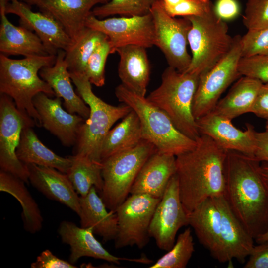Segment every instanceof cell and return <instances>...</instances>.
Returning a JSON list of instances; mask_svg holds the SVG:
<instances>
[{
  "mask_svg": "<svg viewBox=\"0 0 268 268\" xmlns=\"http://www.w3.org/2000/svg\"><path fill=\"white\" fill-rule=\"evenodd\" d=\"M85 25L107 37L112 54L115 53L118 48L127 45H138L146 48L154 45V24L150 13L142 16L102 19L91 14L87 18Z\"/></svg>",
  "mask_w": 268,
  "mask_h": 268,
  "instance_id": "cell-13",
  "label": "cell"
},
{
  "mask_svg": "<svg viewBox=\"0 0 268 268\" xmlns=\"http://www.w3.org/2000/svg\"><path fill=\"white\" fill-rule=\"evenodd\" d=\"M65 51L59 50L55 64L43 67L39 74L50 86L55 96L64 100V106L67 112L77 114L86 120L89 116L90 109L73 89L70 73L65 61Z\"/></svg>",
  "mask_w": 268,
  "mask_h": 268,
  "instance_id": "cell-25",
  "label": "cell"
},
{
  "mask_svg": "<svg viewBox=\"0 0 268 268\" xmlns=\"http://www.w3.org/2000/svg\"><path fill=\"white\" fill-rule=\"evenodd\" d=\"M161 198L144 194H130L116 209L118 232L114 240L117 249L148 244L150 223Z\"/></svg>",
  "mask_w": 268,
  "mask_h": 268,
  "instance_id": "cell-11",
  "label": "cell"
},
{
  "mask_svg": "<svg viewBox=\"0 0 268 268\" xmlns=\"http://www.w3.org/2000/svg\"><path fill=\"white\" fill-rule=\"evenodd\" d=\"M191 22L188 40L192 53L185 72L199 76L210 70L230 51L234 41L225 21L214 9L202 16L186 17Z\"/></svg>",
  "mask_w": 268,
  "mask_h": 268,
  "instance_id": "cell-7",
  "label": "cell"
},
{
  "mask_svg": "<svg viewBox=\"0 0 268 268\" xmlns=\"http://www.w3.org/2000/svg\"><path fill=\"white\" fill-rule=\"evenodd\" d=\"M188 225V214L180 199L176 173L170 179L165 191L154 211L149 234L157 247L169 251L175 243L178 230Z\"/></svg>",
  "mask_w": 268,
  "mask_h": 268,
  "instance_id": "cell-14",
  "label": "cell"
},
{
  "mask_svg": "<svg viewBox=\"0 0 268 268\" xmlns=\"http://www.w3.org/2000/svg\"><path fill=\"white\" fill-rule=\"evenodd\" d=\"M69 73L76 93L90 109L89 116L78 133L73 155H82L101 163L100 150L105 136L113 124L132 109L124 103L119 106L107 103L93 93L92 84L84 74Z\"/></svg>",
  "mask_w": 268,
  "mask_h": 268,
  "instance_id": "cell-4",
  "label": "cell"
},
{
  "mask_svg": "<svg viewBox=\"0 0 268 268\" xmlns=\"http://www.w3.org/2000/svg\"><path fill=\"white\" fill-rule=\"evenodd\" d=\"M242 57L256 54L268 55V28L248 31L241 36Z\"/></svg>",
  "mask_w": 268,
  "mask_h": 268,
  "instance_id": "cell-39",
  "label": "cell"
},
{
  "mask_svg": "<svg viewBox=\"0 0 268 268\" xmlns=\"http://www.w3.org/2000/svg\"><path fill=\"white\" fill-rule=\"evenodd\" d=\"M61 99L40 92L34 97L33 104L40 116L41 126L56 136L63 146H74L79 129L86 120L65 110Z\"/></svg>",
  "mask_w": 268,
  "mask_h": 268,
  "instance_id": "cell-16",
  "label": "cell"
},
{
  "mask_svg": "<svg viewBox=\"0 0 268 268\" xmlns=\"http://www.w3.org/2000/svg\"><path fill=\"white\" fill-rule=\"evenodd\" d=\"M260 162L227 150L224 196L232 210L255 239L268 229V189L259 172Z\"/></svg>",
  "mask_w": 268,
  "mask_h": 268,
  "instance_id": "cell-1",
  "label": "cell"
},
{
  "mask_svg": "<svg viewBox=\"0 0 268 268\" xmlns=\"http://www.w3.org/2000/svg\"><path fill=\"white\" fill-rule=\"evenodd\" d=\"M265 129L268 130V122H266V123Z\"/></svg>",
  "mask_w": 268,
  "mask_h": 268,
  "instance_id": "cell-49",
  "label": "cell"
},
{
  "mask_svg": "<svg viewBox=\"0 0 268 268\" xmlns=\"http://www.w3.org/2000/svg\"><path fill=\"white\" fill-rule=\"evenodd\" d=\"M142 140L139 119L132 110L105 136L100 150L101 161L135 147Z\"/></svg>",
  "mask_w": 268,
  "mask_h": 268,
  "instance_id": "cell-29",
  "label": "cell"
},
{
  "mask_svg": "<svg viewBox=\"0 0 268 268\" xmlns=\"http://www.w3.org/2000/svg\"><path fill=\"white\" fill-rule=\"evenodd\" d=\"M244 268H268V242L254 246Z\"/></svg>",
  "mask_w": 268,
  "mask_h": 268,
  "instance_id": "cell-43",
  "label": "cell"
},
{
  "mask_svg": "<svg viewBox=\"0 0 268 268\" xmlns=\"http://www.w3.org/2000/svg\"><path fill=\"white\" fill-rule=\"evenodd\" d=\"M32 268H76L69 262L56 256L49 250L43 251L31 264Z\"/></svg>",
  "mask_w": 268,
  "mask_h": 268,
  "instance_id": "cell-41",
  "label": "cell"
},
{
  "mask_svg": "<svg viewBox=\"0 0 268 268\" xmlns=\"http://www.w3.org/2000/svg\"><path fill=\"white\" fill-rule=\"evenodd\" d=\"M255 151L254 158L259 161L268 163V130L255 132Z\"/></svg>",
  "mask_w": 268,
  "mask_h": 268,
  "instance_id": "cell-45",
  "label": "cell"
},
{
  "mask_svg": "<svg viewBox=\"0 0 268 268\" xmlns=\"http://www.w3.org/2000/svg\"><path fill=\"white\" fill-rule=\"evenodd\" d=\"M195 251L190 228L180 233L173 247L150 268H185Z\"/></svg>",
  "mask_w": 268,
  "mask_h": 268,
  "instance_id": "cell-34",
  "label": "cell"
},
{
  "mask_svg": "<svg viewBox=\"0 0 268 268\" xmlns=\"http://www.w3.org/2000/svg\"><path fill=\"white\" fill-rule=\"evenodd\" d=\"M32 127H25L16 150L18 158L25 164H34L67 172L71 164L70 156L61 157L47 147L40 140Z\"/></svg>",
  "mask_w": 268,
  "mask_h": 268,
  "instance_id": "cell-28",
  "label": "cell"
},
{
  "mask_svg": "<svg viewBox=\"0 0 268 268\" xmlns=\"http://www.w3.org/2000/svg\"><path fill=\"white\" fill-rule=\"evenodd\" d=\"M58 230L62 242L70 247L69 262L72 264L83 257L103 260L117 265H119L121 261L144 264H149L152 261L145 257L128 258L112 255L94 237L92 227H79L72 222L63 221L61 222Z\"/></svg>",
  "mask_w": 268,
  "mask_h": 268,
  "instance_id": "cell-19",
  "label": "cell"
},
{
  "mask_svg": "<svg viewBox=\"0 0 268 268\" xmlns=\"http://www.w3.org/2000/svg\"><path fill=\"white\" fill-rule=\"evenodd\" d=\"M255 240L258 244L268 242V229L262 234L258 236Z\"/></svg>",
  "mask_w": 268,
  "mask_h": 268,
  "instance_id": "cell-48",
  "label": "cell"
},
{
  "mask_svg": "<svg viewBox=\"0 0 268 268\" xmlns=\"http://www.w3.org/2000/svg\"><path fill=\"white\" fill-rule=\"evenodd\" d=\"M259 172L265 185L268 189V163L262 162V163L260 164Z\"/></svg>",
  "mask_w": 268,
  "mask_h": 268,
  "instance_id": "cell-46",
  "label": "cell"
},
{
  "mask_svg": "<svg viewBox=\"0 0 268 268\" xmlns=\"http://www.w3.org/2000/svg\"><path fill=\"white\" fill-rule=\"evenodd\" d=\"M30 6L20 0H8L5 12L18 16L20 25L33 31L51 55H57L59 50L66 51L73 41L62 26L52 17L32 11Z\"/></svg>",
  "mask_w": 268,
  "mask_h": 268,
  "instance_id": "cell-15",
  "label": "cell"
},
{
  "mask_svg": "<svg viewBox=\"0 0 268 268\" xmlns=\"http://www.w3.org/2000/svg\"><path fill=\"white\" fill-rule=\"evenodd\" d=\"M158 0H109L107 2L96 6L91 14L98 18L115 15L121 16H142L150 13L154 4Z\"/></svg>",
  "mask_w": 268,
  "mask_h": 268,
  "instance_id": "cell-35",
  "label": "cell"
},
{
  "mask_svg": "<svg viewBox=\"0 0 268 268\" xmlns=\"http://www.w3.org/2000/svg\"><path fill=\"white\" fill-rule=\"evenodd\" d=\"M37 125L27 113L16 107L13 99L0 93V168L26 183L29 182V172L26 164L18 158L16 150L23 129Z\"/></svg>",
  "mask_w": 268,
  "mask_h": 268,
  "instance_id": "cell-10",
  "label": "cell"
},
{
  "mask_svg": "<svg viewBox=\"0 0 268 268\" xmlns=\"http://www.w3.org/2000/svg\"><path fill=\"white\" fill-rule=\"evenodd\" d=\"M263 84L255 79L242 76L228 94L219 100L212 111L231 120L245 113H250Z\"/></svg>",
  "mask_w": 268,
  "mask_h": 268,
  "instance_id": "cell-30",
  "label": "cell"
},
{
  "mask_svg": "<svg viewBox=\"0 0 268 268\" xmlns=\"http://www.w3.org/2000/svg\"><path fill=\"white\" fill-rule=\"evenodd\" d=\"M97 189L93 186L85 196L80 197V226L92 227L94 234L102 238L104 242L115 240L118 232L116 214L108 211Z\"/></svg>",
  "mask_w": 268,
  "mask_h": 268,
  "instance_id": "cell-27",
  "label": "cell"
},
{
  "mask_svg": "<svg viewBox=\"0 0 268 268\" xmlns=\"http://www.w3.org/2000/svg\"><path fill=\"white\" fill-rule=\"evenodd\" d=\"M15 176L0 170V191L15 197L22 208V219L25 230L32 234L41 230L43 219L39 206L25 185Z\"/></svg>",
  "mask_w": 268,
  "mask_h": 268,
  "instance_id": "cell-31",
  "label": "cell"
},
{
  "mask_svg": "<svg viewBox=\"0 0 268 268\" xmlns=\"http://www.w3.org/2000/svg\"><path fill=\"white\" fill-rule=\"evenodd\" d=\"M185 0H161L165 9L174 7Z\"/></svg>",
  "mask_w": 268,
  "mask_h": 268,
  "instance_id": "cell-47",
  "label": "cell"
},
{
  "mask_svg": "<svg viewBox=\"0 0 268 268\" xmlns=\"http://www.w3.org/2000/svg\"><path fill=\"white\" fill-rule=\"evenodd\" d=\"M119 101L129 106L137 114L143 139L152 143L157 151L177 156L193 150L197 141L181 133L162 110L122 84L115 89Z\"/></svg>",
  "mask_w": 268,
  "mask_h": 268,
  "instance_id": "cell-5",
  "label": "cell"
},
{
  "mask_svg": "<svg viewBox=\"0 0 268 268\" xmlns=\"http://www.w3.org/2000/svg\"><path fill=\"white\" fill-rule=\"evenodd\" d=\"M107 38L103 33L85 26L65 51V61L69 72L84 74L90 56L96 48Z\"/></svg>",
  "mask_w": 268,
  "mask_h": 268,
  "instance_id": "cell-33",
  "label": "cell"
},
{
  "mask_svg": "<svg viewBox=\"0 0 268 268\" xmlns=\"http://www.w3.org/2000/svg\"><path fill=\"white\" fill-rule=\"evenodd\" d=\"M199 133L211 138L226 150L237 151L254 157V127L246 124L242 131L236 128L231 120L213 111L196 120Z\"/></svg>",
  "mask_w": 268,
  "mask_h": 268,
  "instance_id": "cell-17",
  "label": "cell"
},
{
  "mask_svg": "<svg viewBox=\"0 0 268 268\" xmlns=\"http://www.w3.org/2000/svg\"><path fill=\"white\" fill-rule=\"evenodd\" d=\"M176 171V156L157 150L141 168L130 194H144L161 198Z\"/></svg>",
  "mask_w": 268,
  "mask_h": 268,
  "instance_id": "cell-23",
  "label": "cell"
},
{
  "mask_svg": "<svg viewBox=\"0 0 268 268\" xmlns=\"http://www.w3.org/2000/svg\"><path fill=\"white\" fill-rule=\"evenodd\" d=\"M193 150L176 156L180 199L187 214L206 199L224 195L227 150L201 134Z\"/></svg>",
  "mask_w": 268,
  "mask_h": 268,
  "instance_id": "cell-2",
  "label": "cell"
},
{
  "mask_svg": "<svg viewBox=\"0 0 268 268\" xmlns=\"http://www.w3.org/2000/svg\"><path fill=\"white\" fill-rule=\"evenodd\" d=\"M105 2V3L109 1V0H103Z\"/></svg>",
  "mask_w": 268,
  "mask_h": 268,
  "instance_id": "cell-50",
  "label": "cell"
},
{
  "mask_svg": "<svg viewBox=\"0 0 268 268\" xmlns=\"http://www.w3.org/2000/svg\"><path fill=\"white\" fill-rule=\"evenodd\" d=\"M56 55L36 56L13 59L0 54V93L14 100L20 111L27 113L41 126L40 116L33 104L34 97L40 92L51 97L55 94L39 75L43 67L53 66Z\"/></svg>",
  "mask_w": 268,
  "mask_h": 268,
  "instance_id": "cell-3",
  "label": "cell"
},
{
  "mask_svg": "<svg viewBox=\"0 0 268 268\" xmlns=\"http://www.w3.org/2000/svg\"><path fill=\"white\" fill-rule=\"evenodd\" d=\"M110 54L112 50L107 38L96 48L87 61L84 74L97 87H102L105 84V65Z\"/></svg>",
  "mask_w": 268,
  "mask_h": 268,
  "instance_id": "cell-36",
  "label": "cell"
},
{
  "mask_svg": "<svg viewBox=\"0 0 268 268\" xmlns=\"http://www.w3.org/2000/svg\"><path fill=\"white\" fill-rule=\"evenodd\" d=\"M248 31L268 28V0H248L243 15Z\"/></svg>",
  "mask_w": 268,
  "mask_h": 268,
  "instance_id": "cell-37",
  "label": "cell"
},
{
  "mask_svg": "<svg viewBox=\"0 0 268 268\" xmlns=\"http://www.w3.org/2000/svg\"><path fill=\"white\" fill-rule=\"evenodd\" d=\"M29 181L49 199L63 204L78 215L80 213V197L66 173L52 167L26 164Z\"/></svg>",
  "mask_w": 268,
  "mask_h": 268,
  "instance_id": "cell-21",
  "label": "cell"
},
{
  "mask_svg": "<svg viewBox=\"0 0 268 268\" xmlns=\"http://www.w3.org/2000/svg\"><path fill=\"white\" fill-rule=\"evenodd\" d=\"M199 79L197 75L168 66L160 85L146 97L167 114L178 130L195 140L200 136L192 109Z\"/></svg>",
  "mask_w": 268,
  "mask_h": 268,
  "instance_id": "cell-6",
  "label": "cell"
},
{
  "mask_svg": "<svg viewBox=\"0 0 268 268\" xmlns=\"http://www.w3.org/2000/svg\"><path fill=\"white\" fill-rule=\"evenodd\" d=\"M238 72L242 76L255 79L263 84L268 83V55L242 57L238 64Z\"/></svg>",
  "mask_w": 268,
  "mask_h": 268,
  "instance_id": "cell-38",
  "label": "cell"
},
{
  "mask_svg": "<svg viewBox=\"0 0 268 268\" xmlns=\"http://www.w3.org/2000/svg\"><path fill=\"white\" fill-rule=\"evenodd\" d=\"M69 156L71 164L67 174L77 193L85 196L93 186L100 193L103 187L102 163L82 155Z\"/></svg>",
  "mask_w": 268,
  "mask_h": 268,
  "instance_id": "cell-32",
  "label": "cell"
},
{
  "mask_svg": "<svg viewBox=\"0 0 268 268\" xmlns=\"http://www.w3.org/2000/svg\"><path fill=\"white\" fill-rule=\"evenodd\" d=\"M150 13L154 24V45L162 52L169 66L185 72L191 61L187 50L190 21L186 17L176 18L169 15L161 0L154 4Z\"/></svg>",
  "mask_w": 268,
  "mask_h": 268,
  "instance_id": "cell-12",
  "label": "cell"
},
{
  "mask_svg": "<svg viewBox=\"0 0 268 268\" xmlns=\"http://www.w3.org/2000/svg\"><path fill=\"white\" fill-rule=\"evenodd\" d=\"M33 5L54 18L64 28L73 42L85 27L87 18L94 7L103 0H20Z\"/></svg>",
  "mask_w": 268,
  "mask_h": 268,
  "instance_id": "cell-20",
  "label": "cell"
},
{
  "mask_svg": "<svg viewBox=\"0 0 268 268\" xmlns=\"http://www.w3.org/2000/svg\"><path fill=\"white\" fill-rule=\"evenodd\" d=\"M211 0H185L180 4L165 9L172 17L200 16L213 10Z\"/></svg>",
  "mask_w": 268,
  "mask_h": 268,
  "instance_id": "cell-40",
  "label": "cell"
},
{
  "mask_svg": "<svg viewBox=\"0 0 268 268\" xmlns=\"http://www.w3.org/2000/svg\"><path fill=\"white\" fill-rule=\"evenodd\" d=\"M221 215L220 263L235 259L244 263L251 254L254 239L235 215L224 195L212 197Z\"/></svg>",
  "mask_w": 268,
  "mask_h": 268,
  "instance_id": "cell-18",
  "label": "cell"
},
{
  "mask_svg": "<svg viewBox=\"0 0 268 268\" xmlns=\"http://www.w3.org/2000/svg\"><path fill=\"white\" fill-rule=\"evenodd\" d=\"M146 48L130 45L118 48L120 56L118 76L122 84L130 91L145 97L150 79V65Z\"/></svg>",
  "mask_w": 268,
  "mask_h": 268,
  "instance_id": "cell-24",
  "label": "cell"
},
{
  "mask_svg": "<svg viewBox=\"0 0 268 268\" xmlns=\"http://www.w3.org/2000/svg\"><path fill=\"white\" fill-rule=\"evenodd\" d=\"M8 0H0V52L6 56L24 57L51 55L40 38L32 31L13 25L7 18L5 6Z\"/></svg>",
  "mask_w": 268,
  "mask_h": 268,
  "instance_id": "cell-22",
  "label": "cell"
},
{
  "mask_svg": "<svg viewBox=\"0 0 268 268\" xmlns=\"http://www.w3.org/2000/svg\"><path fill=\"white\" fill-rule=\"evenodd\" d=\"M213 9L216 16L224 21L235 19L240 12L237 0H217Z\"/></svg>",
  "mask_w": 268,
  "mask_h": 268,
  "instance_id": "cell-42",
  "label": "cell"
},
{
  "mask_svg": "<svg viewBox=\"0 0 268 268\" xmlns=\"http://www.w3.org/2000/svg\"><path fill=\"white\" fill-rule=\"evenodd\" d=\"M156 151L152 143L143 139L135 147L101 162L103 187L100 196L108 210L115 212L127 198L141 168Z\"/></svg>",
  "mask_w": 268,
  "mask_h": 268,
  "instance_id": "cell-8",
  "label": "cell"
},
{
  "mask_svg": "<svg viewBox=\"0 0 268 268\" xmlns=\"http://www.w3.org/2000/svg\"><path fill=\"white\" fill-rule=\"evenodd\" d=\"M188 225L194 230L200 243L220 262L221 215L212 198H208L188 214Z\"/></svg>",
  "mask_w": 268,
  "mask_h": 268,
  "instance_id": "cell-26",
  "label": "cell"
},
{
  "mask_svg": "<svg viewBox=\"0 0 268 268\" xmlns=\"http://www.w3.org/2000/svg\"><path fill=\"white\" fill-rule=\"evenodd\" d=\"M233 38L229 52L210 70L199 76L192 107L196 120L211 112L222 94L241 76L238 64L242 57L241 36L238 35Z\"/></svg>",
  "mask_w": 268,
  "mask_h": 268,
  "instance_id": "cell-9",
  "label": "cell"
},
{
  "mask_svg": "<svg viewBox=\"0 0 268 268\" xmlns=\"http://www.w3.org/2000/svg\"><path fill=\"white\" fill-rule=\"evenodd\" d=\"M250 113L265 119L268 123V83L263 84L262 86Z\"/></svg>",
  "mask_w": 268,
  "mask_h": 268,
  "instance_id": "cell-44",
  "label": "cell"
}]
</instances>
